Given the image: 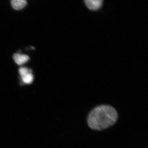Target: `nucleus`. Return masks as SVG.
Masks as SVG:
<instances>
[{
	"label": "nucleus",
	"mask_w": 148,
	"mask_h": 148,
	"mask_svg": "<svg viewBox=\"0 0 148 148\" xmlns=\"http://www.w3.org/2000/svg\"><path fill=\"white\" fill-rule=\"evenodd\" d=\"M117 119L118 114L115 109L110 106L103 105L96 107L90 112L88 123L92 129L100 130L112 126Z\"/></svg>",
	"instance_id": "1"
},
{
	"label": "nucleus",
	"mask_w": 148,
	"mask_h": 148,
	"mask_svg": "<svg viewBox=\"0 0 148 148\" xmlns=\"http://www.w3.org/2000/svg\"><path fill=\"white\" fill-rule=\"evenodd\" d=\"M88 8L92 10L99 9L103 4V0H84Z\"/></svg>",
	"instance_id": "2"
},
{
	"label": "nucleus",
	"mask_w": 148,
	"mask_h": 148,
	"mask_svg": "<svg viewBox=\"0 0 148 148\" xmlns=\"http://www.w3.org/2000/svg\"><path fill=\"white\" fill-rule=\"evenodd\" d=\"M13 59L17 65L20 66L29 61V57L28 55L16 53L13 55Z\"/></svg>",
	"instance_id": "3"
},
{
	"label": "nucleus",
	"mask_w": 148,
	"mask_h": 148,
	"mask_svg": "<svg viewBox=\"0 0 148 148\" xmlns=\"http://www.w3.org/2000/svg\"><path fill=\"white\" fill-rule=\"evenodd\" d=\"M12 7L16 10H20L25 7L27 3V0H11Z\"/></svg>",
	"instance_id": "4"
},
{
	"label": "nucleus",
	"mask_w": 148,
	"mask_h": 148,
	"mask_svg": "<svg viewBox=\"0 0 148 148\" xmlns=\"http://www.w3.org/2000/svg\"><path fill=\"white\" fill-rule=\"evenodd\" d=\"M21 77L23 82L27 84H30L34 80V75L32 73H28L25 75Z\"/></svg>",
	"instance_id": "5"
},
{
	"label": "nucleus",
	"mask_w": 148,
	"mask_h": 148,
	"mask_svg": "<svg viewBox=\"0 0 148 148\" xmlns=\"http://www.w3.org/2000/svg\"><path fill=\"white\" fill-rule=\"evenodd\" d=\"M18 73H19L21 76L22 77L28 73H32V71L28 69V68L21 67V68L19 69Z\"/></svg>",
	"instance_id": "6"
}]
</instances>
